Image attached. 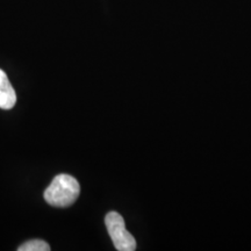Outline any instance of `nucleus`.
<instances>
[{
	"label": "nucleus",
	"instance_id": "1",
	"mask_svg": "<svg viewBox=\"0 0 251 251\" xmlns=\"http://www.w3.org/2000/svg\"><path fill=\"white\" fill-rule=\"evenodd\" d=\"M80 193V186L76 178L70 175H58L46 188V201L54 207H69L76 202Z\"/></svg>",
	"mask_w": 251,
	"mask_h": 251
},
{
	"label": "nucleus",
	"instance_id": "3",
	"mask_svg": "<svg viewBox=\"0 0 251 251\" xmlns=\"http://www.w3.org/2000/svg\"><path fill=\"white\" fill-rule=\"evenodd\" d=\"M17 102V93L9 81L7 75L0 69V108L11 109Z\"/></svg>",
	"mask_w": 251,
	"mask_h": 251
},
{
	"label": "nucleus",
	"instance_id": "2",
	"mask_svg": "<svg viewBox=\"0 0 251 251\" xmlns=\"http://www.w3.org/2000/svg\"><path fill=\"white\" fill-rule=\"evenodd\" d=\"M105 225L115 249L119 251H134L136 241L126 229L124 218L117 212H109L105 218Z\"/></svg>",
	"mask_w": 251,
	"mask_h": 251
},
{
	"label": "nucleus",
	"instance_id": "4",
	"mask_svg": "<svg viewBox=\"0 0 251 251\" xmlns=\"http://www.w3.org/2000/svg\"><path fill=\"white\" fill-rule=\"evenodd\" d=\"M19 251H49V244L43 240H31L28 242L21 244L18 248Z\"/></svg>",
	"mask_w": 251,
	"mask_h": 251
}]
</instances>
